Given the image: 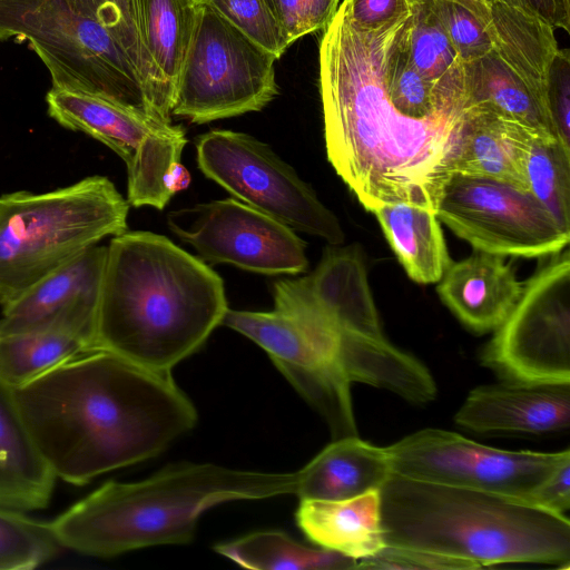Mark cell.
I'll return each mask as SVG.
<instances>
[{
    "label": "cell",
    "instance_id": "1",
    "mask_svg": "<svg viewBox=\"0 0 570 570\" xmlns=\"http://www.w3.org/2000/svg\"><path fill=\"white\" fill-rule=\"evenodd\" d=\"M12 390L43 458L57 478L73 485L158 455L197 422L170 373L104 350Z\"/></svg>",
    "mask_w": 570,
    "mask_h": 570
},
{
    "label": "cell",
    "instance_id": "2",
    "mask_svg": "<svg viewBox=\"0 0 570 570\" xmlns=\"http://www.w3.org/2000/svg\"><path fill=\"white\" fill-rule=\"evenodd\" d=\"M409 16L363 30L351 21L343 0L320 42L327 158L370 212L406 202L436 213L452 176L455 147L401 117L386 97L385 59Z\"/></svg>",
    "mask_w": 570,
    "mask_h": 570
},
{
    "label": "cell",
    "instance_id": "3",
    "mask_svg": "<svg viewBox=\"0 0 570 570\" xmlns=\"http://www.w3.org/2000/svg\"><path fill=\"white\" fill-rule=\"evenodd\" d=\"M227 309L223 279L203 259L163 235L126 230L107 246L95 348L170 373Z\"/></svg>",
    "mask_w": 570,
    "mask_h": 570
},
{
    "label": "cell",
    "instance_id": "4",
    "mask_svg": "<svg viewBox=\"0 0 570 570\" xmlns=\"http://www.w3.org/2000/svg\"><path fill=\"white\" fill-rule=\"evenodd\" d=\"M296 485L297 472L181 463L142 481L107 482L50 523L62 548L109 558L153 546L188 543L199 517L212 507L291 494Z\"/></svg>",
    "mask_w": 570,
    "mask_h": 570
},
{
    "label": "cell",
    "instance_id": "5",
    "mask_svg": "<svg viewBox=\"0 0 570 570\" xmlns=\"http://www.w3.org/2000/svg\"><path fill=\"white\" fill-rule=\"evenodd\" d=\"M386 544L468 562L548 563L569 569L570 521L499 494L392 474L381 489Z\"/></svg>",
    "mask_w": 570,
    "mask_h": 570
},
{
    "label": "cell",
    "instance_id": "6",
    "mask_svg": "<svg viewBox=\"0 0 570 570\" xmlns=\"http://www.w3.org/2000/svg\"><path fill=\"white\" fill-rule=\"evenodd\" d=\"M128 212L129 203L105 176L0 196V305L102 238L125 233Z\"/></svg>",
    "mask_w": 570,
    "mask_h": 570
},
{
    "label": "cell",
    "instance_id": "7",
    "mask_svg": "<svg viewBox=\"0 0 570 570\" xmlns=\"http://www.w3.org/2000/svg\"><path fill=\"white\" fill-rule=\"evenodd\" d=\"M10 38L29 41L52 87L106 97L159 118L125 49L69 0H0V41Z\"/></svg>",
    "mask_w": 570,
    "mask_h": 570
},
{
    "label": "cell",
    "instance_id": "8",
    "mask_svg": "<svg viewBox=\"0 0 570 570\" xmlns=\"http://www.w3.org/2000/svg\"><path fill=\"white\" fill-rule=\"evenodd\" d=\"M276 60L213 7L195 2L171 115L206 124L262 110L279 92Z\"/></svg>",
    "mask_w": 570,
    "mask_h": 570
},
{
    "label": "cell",
    "instance_id": "9",
    "mask_svg": "<svg viewBox=\"0 0 570 570\" xmlns=\"http://www.w3.org/2000/svg\"><path fill=\"white\" fill-rule=\"evenodd\" d=\"M272 312L227 309L225 325L259 345L324 417L333 440L357 435L351 384L341 360V332L320 314L298 306Z\"/></svg>",
    "mask_w": 570,
    "mask_h": 570
},
{
    "label": "cell",
    "instance_id": "10",
    "mask_svg": "<svg viewBox=\"0 0 570 570\" xmlns=\"http://www.w3.org/2000/svg\"><path fill=\"white\" fill-rule=\"evenodd\" d=\"M48 114L58 124L81 131L112 149L127 167V202L164 209L175 195L169 188L187 144L181 126L119 101L52 87Z\"/></svg>",
    "mask_w": 570,
    "mask_h": 570
},
{
    "label": "cell",
    "instance_id": "11",
    "mask_svg": "<svg viewBox=\"0 0 570 570\" xmlns=\"http://www.w3.org/2000/svg\"><path fill=\"white\" fill-rule=\"evenodd\" d=\"M195 146L198 168L237 200L292 229L331 245L343 243L336 216L267 144L248 134L213 129L197 137Z\"/></svg>",
    "mask_w": 570,
    "mask_h": 570
},
{
    "label": "cell",
    "instance_id": "12",
    "mask_svg": "<svg viewBox=\"0 0 570 570\" xmlns=\"http://www.w3.org/2000/svg\"><path fill=\"white\" fill-rule=\"evenodd\" d=\"M482 363L504 381L570 383V255L554 257L528 281L494 330Z\"/></svg>",
    "mask_w": 570,
    "mask_h": 570
},
{
    "label": "cell",
    "instance_id": "13",
    "mask_svg": "<svg viewBox=\"0 0 570 570\" xmlns=\"http://www.w3.org/2000/svg\"><path fill=\"white\" fill-rule=\"evenodd\" d=\"M393 474L523 501L570 451H510L424 429L386 446Z\"/></svg>",
    "mask_w": 570,
    "mask_h": 570
},
{
    "label": "cell",
    "instance_id": "14",
    "mask_svg": "<svg viewBox=\"0 0 570 570\" xmlns=\"http://www.w3.org/2000/svg\"><path fill=\"white\" fill-rule=\"evenodd\" d=\"M436 216L474 250L523 258L560 253L570 239L530 193L460 174L445 183Z\"/></svg>",
    "mask_w": 570,
    "mask_h": 570
},
{
    "label": "cell",
    "instance_id": "15",
    "mask_svg": "<svg viewBox=\"0 0 570 570\" xmlns=\"http://www.w3.org/2000/svg\"><path fill=\"white\" fill-rule=\"evenodd\" d=\"M167 224L206 262L264 275H297L308 266L306 243L294 229L236 198L173 210Z\"/></svg>",
    "mask_w": 570,
    "mask_h": 570
},
{
    "label": "cell",
    "instance_id": "16",
    "mask_svg": "<svg viewBox=\"0 0 570 570\" xmlns=\"http://www.w3.org/2000/svg\"><path fill=\"white\" fill-rule=\"evenodd\" d=\"M107 246H91L2 306L0 336L65 332L88 341L95 331Z\"/></svg>",
    "mask_w": 570,
    "mask_h": 570
},
{
    "label": "cell",
    "instance_id": "17",
    "mask_svg": "<svg viewBox=\"0 0 570 570\" xmlns=\"http://www.w3.org/2000/svg\"><path fill=\"white\" fill-rule=\"evenodd\" d=\"M273 294L312 307L333 323L341 336L383 337L363 256L356 246L326 249L312 274L275 282Z\"/></svg>",
    "mask_w": 570,
    "mask_h": 570
},
{
    "label": "cell",
    "instance_id": "18",
    "mask_svg": "<svg viewBox=\"0 0 570 570\" xmlns=\"http://www.w3.org/2000/svg\"><path fill=\"white\" fill-rule=\"evenodd\" d=\"M454 420L478 433L560 432L570 426V383L481 385L468 394Z\"/></svg>",
    "mask_w": 570,
    "mask_h": 570
},
{
    "label": "cell",
    "instance_id": "19",
    "mask_svg": "<svg viewBox=\"0 0 570 570\" xmlns=\"http://www.w3.org/2000/svg\"><path fill=\"white\" fill-rule=\"evenodd\" d=\"M438 283L442 302L464 326L476 333L494 331L523 287L503 256L480 250L452 262Z\"/></svg>",
    "mask_w": 570,
    "mask_h": 570
},
{
    "label": "cell",
    "instance_id": "20",
    "mask_svg": "<svg viewBox=\"0 0 570 570\" xmlns=\"http://www.w3.org/2000/svg\"><path fill=\"white\" fill-rule=\"evenodd\" d=\"M533 137L539 136L492 110L471 106L453 156L452 175L488 178L530 191L525 163Z\"/></svg>",
    "mask_w": 570,
    "mask_h": 570
},
{
    "label": "cell",
    "instance_id": "21",
    "mask_svg": "<svg viewBox=\"0 0 570 570\" xmlns=\"http://www.w3.org/2000/svg\"><path fill=\"white\" fill-rule=\"evenodd\" d=\"M56 474L40 452L11 386L0 380V507L46 509Z\"/></svg>",
    "mask_w": 570,
    "mask_h": 570
},
{
    "label": "cell",
    "instance_id": "22",
    "mask_svg": "<svg viewBox=\"0 0 570 570\" xmlns=\"http://www.w3.org/2000/svg\"><path fill=\"white\" fill-rule=\"evenodd\" d=\"M393 474L386 448L357 435L333 440L297 471L299 500H344L381 490Z\"/></svg>",
    "mask_w": 570,
    "mask_h": 570
},
{
    "label": "cell",
    "instance_id": "23",
    "mask_svg": "<svg viewBox=\"0 0 570 570\" xmlns=\"http://www.w3.org/2000/svg\"><path fill=\"white\" fill-rule=\"evenodd\" d=\"M295 517L309 541L357 562L386 544L381 490L344 500H301Z\"/></svg>",
    "mask_w": 570,
    "mask_h": 570
},
{
    "label": "cell",
    "instance_id": "24",
    "mask_svg": "<svg viewBox=\"0 0 570 570\" xmlns=\"http://www.w3.org/2000/svg\"><path fill=\"white\" fill-rule=\"evenodd\" d=\"M372 213L409 277L438 283L452 261L436 213L406 202L383 204Z\"/></svg>",
    "mask_w": 570,
    "mask_h": 570
},
{
    "label": "cell",
    "instance_id": "25",
    "mask_svg": "<svg viewBox=\"0 0 570 570\" xmlns=\"http://www.w3.org/2000/svg\"><path fill=\"white\" fill-rule=\"evenodd\" d=\"M463 77L468 108H487L539 137L558 140L547 109L493 48L481 58L463 62Z\"/></svg>",
    "mask_w": 570,
    "mask_h": 570
},
{
    "label": "cell",
    "instance_id": "26",
    "mask_svg": "<svg viewBox=\"0 0 570 570\" xmlns=\"http://www.w3.org/2000/svg\"><path fill=\"white\" fill-rule=\"evenodd\" d=\"M490 16L493 49L522 78L548 111V72L559 49L554 28L537 17L499 2L490 6Z\"/></svg>",
    "mask_w": 570,
    "mask_h": 570
},
{
    "label": "cell",
    "instance_id": "27",
    "mask_svg": "<svg viewBox=\"0 0 570 570\" xmlns=\"http://www.w3.org/2000/svg\"><path fill=\"white\" fill-rule=\"evenodd\" d=\"M141 45L173 97L194 24L191 0H136Z\"/></svg>",
    "mask_w": 570,
    "mask_h": 570
},
{
    "label": "cell",
    "instance_id": "28",
    "mask_svg": "<svg viewBox=\"0 0 570 570\" xmlns=\"http://www.w3.org/2000/svg\"><path fill=\"white\" fill-rule=\"evenodd\" d=\"M217 553L256 570L356 569L357 561L341 553L306 547L282 531H258L219 543Z\"/></svg>",
    "mask_w": 570,
    "mask_h": 570
},
{
    "label": "cell",
    "instance_id": "29",
    "mask_svg": "<svg viewBox=\"0 0 570 570\" xmlns=\"http://www.w3.org/2000/svg\"><path fill=\"white\" fill-rule=\"evenodd\" d=\"M90 351L94 348L88 341L65 332L0 336V380L11 387H18Z\"/></svg>",
    "mask_w": 570,
    "mask_h": 570
},
{
    "label": "cell",
    "instance_id": "30",
    "mask_svg": "<svg viewBox=\"0 0 570 570\" xmlns=\"http://www.w3.org/2000/svg\"><path fill=\"white\" fill-rule=\"evenodd\" d=\"M406 37L413 67L442 89L465 90L463 62L426 0H410Z\"/></svg>",
    "mask_w": 570,
    "mask_h": 570
},
{
    "label": "cell",
    "instance_id": "31",
    "mask_svg": "<svg viewBox=\"0 0 570 570\" xmlns=\"http://www.w3.org/2000/svg\"><path fill=\"white\" fill-rule=\"evenodd\" d=\"M95 18L116 38L132 61L151 104L165 121H171L173 97L150 62L139 38L136 0H69Z\"/></svg>",
    "mask_w": 570,
    "mask_h": 570
},
{
    "label": "cell",
    "instance_id": "32",
    "mask_svg": "<svg viewBox=\"0 0 570 570\" xmlns=\"http://www.w3.org/2000/svg\"><path fill=\"white\" fill-rule=\"evenodd\" d=\"M525 171L530 193L570 232V151L557 139L533 137Z\"/></svg>",
    "mask_w": 570,
    "mask_h": 570
},
{
    "label": "cell",
    "instance_id": "33",
    "mask_svg": "<svg viewBox=\"0 0 570 570\" xmlns=\"http://www.w3.org/2000/svg\"><path fill=\"white\" fill-rule=\"evenodd\" d=\"M61 549L50 522L0 507V570L35 569Z\"/></svg>",
    "mask_w": 570,
    "mask_h": 570
},
{
    "label": "cell",
    "instance_id": "34",
    "mask_svg": "<svg viewBox=\"0 0 570 570\" xmlns=\"http://www.w3.org/2000/svg\"><path fill=\"white\" fill-rule=\"evenodd\" d=\"M198 1L213 7L249 39L275 56L276 59H279L291 47L267 0Z\"/></svg>",
    "mask_w": 570,
    "mask_h": 570
},
{
    "label": "cell",
    "instance_id": "35",
    "mask_svg": "<svg viewBox=\"0 0 570 570\" xmlns=\"http://www.w3.org/2000/svg\"><path fill=\"white\" fill-rule=\"evenodd\" d=\"M462 62L485 56L493 48L492 29L464 6L451 0H426Z\"/></svg>",
    "mask_w": 570,
    "mask_h": 570
},
{
    "label": "cell",
    "instance_id": "36",
    "mask_svg": "<svg viewBox=\"0 0 570 570\" xmlns=\"http://www.w3.org/2000/svg\"><path fill=\"white\" fill-rule=\"evenodd\" d=\"M289 45L323 30L336 13L340 0H267Z\"/></svg>",
    "mask_w": 570,
    "mask_h": 570
},
{
    "label": "cell",
    "instance_id": "37",
    "mask_svg": "<svg viewBox=\"0 0 570 570\" xmlns=\"http://www.w3.org/2000/svg\"><path fill=\"white\" fill-rule=\"evenodd\" d=\"M547 108L556 135L570 151V51L558 49L548 72Z\"/></svg>",
    "mask_w": 570,
    "mask_h": 570
},
{
    "label": "cell",
    "instance_id": "38",
    "mask_svg": "<svg viewBox=\"0 0 570 570\" xmlns=\"http://www.w3.org/2000/svg\"><path fill=\"white\" fill-rule=\"evenodd\" d=\"M356 569L459 570L474 568L468 562L455 558L421 549L385 544L373 557L358 561Z\"/></svg>",
    "mask_w": 570,
    "mask_h": 570
},
{
    "label": "cell",
    "instance_id": "39",
    "mask_svg": "<svg viewBox=\"0 0 570 570\" xmlns=\"http://www.w3.org/2000/svg\"><path fill=\"white\" fill-rule=\"evenodd\" d=\"M351 21L363 30H377L411 13L410 0H344Z\"/></svg>",
    "mask_w": 570,
    "mask_h": 570
},
{
    "label": "cell",
    "instance_id": "40",
    "mask_svg": "<svg viewBox=\"0 0 570 570\" xmlns=\"http://www.w3.org/2000/svg\"><path fill=\"white\" fill-rule=\"evenodd\" d=\"M524 502L557 515H566L570 508V458L563 460Z\"/></svg>",
    "mask_w": 570,
    "mask_h": 570
},
{
    "label": "cell",
    "instance_id": "41",
    "mask_svg": "<svg viewBox=\"0 0 570 570\" xmlns=\"http://www.w3.org/2000/svg\"><path fill=\"white\" fill-rule=\"evenodd\" d=\"M490 7L499 2L537 17L554 29L570 31V0H484Z\"/></svg>",
    "mask_w": 570,
    "mask_h": 570
},
{
    "label": "cell",
    "instance_id": "42",
    "mask_svg": "<svg viewBox=\"0 0 570 570\" xmlns=\"http://www.w3.org/2000/svg\"><path fill=\"white\" fill-rule=\"evenodd\" d=\"M455 1L465 8H468L473 14H475L485 26L490 27L491 16L490 7L484 0H451Z\"/></svg>",
    "mask_w": 570,
    "mask_h": 570
},
{
    "label": "cell",
    "instance_id": "43",
    "mask_svg": "<svg viewBox=\"0 0 570 570\" xmlns=\"http://www.w3.org/2000/svg\"><path fill=\"white\" fill-rule=\"evenodd\" d=\"M193 2H197L198 0H191Z\"/></svg>",
    "mask_w": 570,
    "mask_h": 570
}]
</instances>
